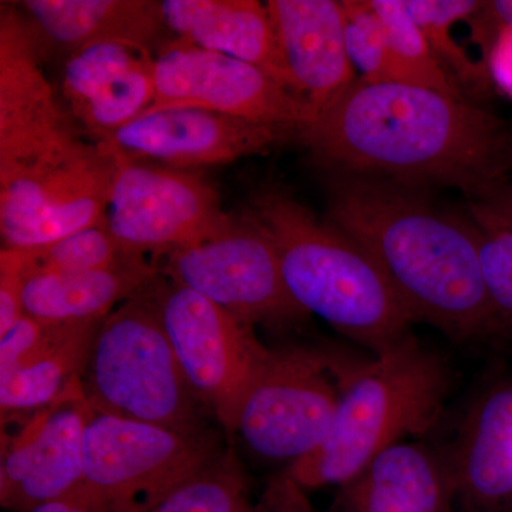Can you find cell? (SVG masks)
Segmentation results:
<instances>
[{
	"label": "cell",
	"mask_w": 512,
	"mask_h": 512,
	"mask_svg": "<svg viewBox=\"0 0 512 512\" xmlns=\"http://www.w3.org/2000/svg\"><path fill=\"white\" fill-rule=\"evenodd\" d=\"M252 512H313L305 488L286 470L265 485Z\"/></svg>",
	"instance_id": "f546056e"
},
{
	"label": "cell",
	"mask_w": 512,
	"mask_h": 512,
	"mask_svg": "<svg viewBox=\"0 0 512 512\" xmlns=\"http://www.w3.org/2000/svg\"><path fill=\"white\" fill-rule=\"evenodd\" d=\"M92 409L82 387L15 424L2 434L0 504L30 512L73 493L84 484V430Z\"/></svg>",
	"instance_id": "7c38bea8"
},
{
	"label": "cell",
	"mask_w": 512,
	"mask_h": 512,
	"mask_svg": "<svg viewBox=\"0 0 512 512\" xmlns=\"http://www.w3.org/2000/svg\"><path fill=\"white\" fill-rule=\"evenodd\" d=\"M23 284L25 276L20 272L18 259L12 249L0 252V335L6 332L23 315Z\"/></svg>",
	"instance_id": "83f0119b"
},
{
	"label": "cell",
	"mask_w": 512,
	"mask_h": 512,
	"mask_svg": "<svg viewBox=\"0 0 512 512\" xmlns=\"http://www.w3.org/2000/svg\"><path fill=\"white\" fill-rule=\"evenodd\" d=\"M404 8L426 37L437 62L463 92L485 96L491 90L490 67L474 62L451 36V28L477 12V0H402Z\"/></svg>",
	"instance_id": "603a6c76"
},
{
	"label": "cell",
	"mask_w": 512,
	"mask_h": 512,
	"mask_svg": "<svg viewBox=\"0 0 512 512\" xmlns=\"http://www.w3.org/2000/svg\"><path fill=\"white\" fill-rule=\"evenodd\" d=\"M158 274V266L146 256H131L100 271L26 276L23 308L26 315L46 322L103 320Z\"/></svg>",
	"instance_id": "44dd1931"
},
{
	"label": "cell",
	"mask_w": 512,
	"mask_h": 512,
	"mask_svg": "<svg viewBox=\"0 0 512 512\" xmlns=\"http://www.w3.org/2000/svg\"><path fill=\"white\" fill-rule=\"evenodd\" d=\"M251 484L234 448L164 493L111 505V512H252Z\"/></svg>",
	"instance_id": "7402d4cb"
},
{
	"label": "cell",
	"mask_w": 512,
	"mask_h": 512,
	"mask_svg": "<svg viewBox=\"0 0 512 512\" xmlns=\"http://www.w3.org/2000/svg\"><path fill=\"white\" fill-rule=\"evenodd\" d=\"M328 221L376 259L414 322L458 340L501 333L470 217L437 210L413 185L332 174Z\"/></svg>",
	"instance_id": "7a4b0ae2"
},
{
	"label": "cell",
	"mask_w": 512,
	"mask_h": 512,
	"mask_svg": "<svg viewBox=\"0 0 512 512\" xmlns=\"http://www.w3.org/2000/svg\"><path fill=\"white\" fill-rule=\"evenodd\" d=\"M367 3L382 20L403 84L467 100L437 62L426 37L404 8L402 0H367Z\"/></svg>",
	"instance_id": "d4e9b609"
},
{
	"label": "cell",
	"mask_w": 512,
	"mask_h": 512,
	"mask_svg": "<svg viewBox=\"0 0 512 512\" xmlns=\"http://www.w3.org/2000/svg\"><path fill=\"white\" fill-rule=\"evenodd\" d=\"M298 133L332 174L446 185L468 201L511 180L507 121L423 87L357 77Z\"/></svg>",
	"instance_id": "6da1fadb"
},
{
	"label": "cell",
	"mask_w": 512,
	"mask_h": 512,
	"mask_svg": "<svg viewBox=\"0 0 512 512\" xmlns=\"http://www.w3.org/2000/svg\"><path fill=\"white\" fill-rule=\"evenodd\" d=\"M185 379L205 412L229 436L268 349L254 326L158 274L148 284Z\"/></svg>",
	"instance_id": "52a82bcc"
},
{
	"label": "cell",
	"mask_w": 512,
	"mask_h": 512,
	"mask_svg": "<svg viewBox=\"0 0 512 512\" xmlns=\"http://www.w3.org/2000/svg\"><path fill=\"white\" fill-rule=\"evenodd\" d=\"M345 360L303 346L268 349L234 434L252 456L285 468L315 453L338 409Z\"/></svg>",
	"instance_id": "8992f818"
},
{
	"label": "cell",
	"mask_w": 512,
	"mask_h": 512,
	"mask_svg": "<svg viewBox=\"0 0 512 512\" xmlns=\"http://www.w3.org/2000/svg\"><path fill=\"white\" fill-rule=\"evenodd\" d=\"M30 512H111L110 504L86 484L59 500L40 505Z\"/></svg>",
	"instance_id": "1f68e13d"
},
{
	"label": "cell",
	"mask_w": 512,
	"mask_h": 512,
	"mask_svg": "<svg viewBox=\"0 0 512 512\" xmlns=\"http://www.w3.org/2000/svg\"><path fill=\"white\" fill-rule=\"evenodd\" d=\"M161 13L165 28L174 39L259 67L291 92L274 20L266 3L163 0Z\"/></svg>",
	"instance_id": "d6986e66"
},
{
	"label": "cell",
	"mask_w": 512,
	"mask_h": 512,
	"mask_svg": "<svg viewBox=\"0 0 512 512\" xmlns=\"http://www.w3.org/2000/svg\"><path fill=\"white\" fill-rule=\"evenodd\" d=\"M227 447L215 431H183L93 412L84 430V484L111 505L164 493Z\"/></svg>",
	"instance_id": "30bf717a"
},
{
	"label": "cell",
	"mask_w": 512,
	"mask_h": 512,
	"mask_svg": "<svg viewBox=\"0 0 512 512\" xmlns=\"http://www.w3.org/2000/svg\"><path fill=\"white\" fill-rule=\"evenodd\" d=\"M245 212L274 242L293 301L333 329L372 350L392 348L412 335V315L392 282L359 242L279 184L249 198Z\"/></svg>",
	"instance_id": "3957f363"
},
{
	"label": "cell",
	"mask_w": 512,
	"mask_h": 512,
	"mask_svg": "<svg viewBox=\"0 0 512 512\" xmlns=\"http://www.w3.org/2000/svg\"><path fill=\"white\" fill-rule=\"evenodd\" d=\"M291 92L315 120L320 111L357 79L346 46L343 2L269 0Z\"/></svg>",
	"instance_id": "2e32d148"
},
{
	"label": "cell",
	"mask_w": 512,
	"mask_h": 512,
	"mask_svg": "<svg viewBox=\"0 0 512 512\" xmlns=\"http://www.w3.org/2000/svg\"><path fill=\"white\" fill-rule=\"evenodd\" d=\"M39 37L70 55L94 43L123 40L154 50L170 35L153 0H25L16 3Z\"/></svg>",
	"instance_id": "ffe728a7"
},
{
	"label": "cell",
	"mask_w": 512,
	"mask_h": 512,
	"mask_svg": "<svg viewBox=\"0 0 512 512\" xmlns=\"http://www.w3.org/2000/svg\"><path fill=\"white\" fill-rule=\"evenodd\" d=\"M116 151L106 222L127 255L163 258L212 237L231 220L220 192L200 175Z\"/></svg>",
	"instance_id": "9c48e42d"
},
{
	"label": "cell",
	"mask_w": 512,
	"mask_h": 512,
	"mask_svg": "<svg viewBox=\"0 0 512 512\" xmlns=\"http://www.w3.org/2000/svg\"><path fill=\"white\" fill-rule=\"evenodd\" d=\"M448 458L458 512L512 508V383H498L471 404Z\"/></svg>",
	"instance_id": "e0dca14e"
},
{
	"label": "cell",
	"mask_w": 512,
	"mask_h": 512,
	"mask_svg": "<svg viewBox=\"0 0 512 512\" xmlns=\"http://www.w3.org/2000/svg\"><path fill=\"white\" fill-rule=\"evenodd\" d=\"M473 40L481 46L488 66L491 53L501 33L512 32V0L481 2L477 12L468 19Z\"/></svg>",
	"instance_id": "f1b7e54d"
},
{
	"label": "cell",
	"mask_w": 512,
	"mask_h": 512,
	"mask_svg": "<svg viewBox=\"0 0 512 512\" xmlns=\"http://www.w3.org/2000/svg\"><path fill=\"white\" fill-rule=\"evenodd\" d=\"M158 271L249 326L308 316L286 288L274 242L245 211L212 237L164 255Z\"/></svg>",
	"instance_id": "ba28073f"
},
{
	"label": "cell",
	"mask_w": 512,
	"mask_h": 512,
	"mask_svg": "<svg viewBox=\"0 0 512 512\" xmlns=\"http://www.w3.org/2000/svg\"><path fill=\"white\" fill-rule=\"evenodd\" d=\"M167 109L214 111L284 131L312 120L305 104L264 70L178 39L158 50L156 99L144 113Z\"/></svg>",
	"instance_id": "8fae6325"
},
{
	"label": "cell",
	"mask_w": 512,
	"mask_h": 512,
	"mask_svg": "<svg viewBox=\"0 0 512 512\" xmlns=\"http://www.w3.org/2000/svg\"><path fill=\"white\" fill-rule=\"evenodd\" d=\"M103 320L46 322L25 313L0 336L2 423L32 416L82 387L90 346Z\"/></svg>",
	"instance_id": "4fadbf2b"
},
{
	"label": "cell",
	"mask_w": 512,
	"mask_h": 512,
	"mask_svg": "<svg viewBox=\"0 0 512 512\" xmlns=\"http://www.w3.org/2000/svg\"><path fill=\"white\" fill-rule=\"evenodd\" d=\"M12 251L25 278L32 275L100 271L131 258L111 235L106 218L93 227L80 229L45 247Z\"/></svg>",
	"instance_id": "cb8c5ba5"
},
{
	"label": "cell",
	"mask_w": 512,
	"mask_h": 512,
	"mask_svg": "<svg viewBox=\"0 0 512 512\" xmlns=\"http://www.w3.org/2000/svg\"><path fill=\"white\" fill-rule=\"evenodd\" d=\"M468 212L512 229V181L497 185L476 200L468 201Z\"/></svg>",
	"instance_id": "4dcf8cb0"
},
{
	"label": "cell",
	"mask_w": 512,
	"mask_h": 512,
	"mask_svg": "<svg viewBox=\"0 0 512 512\" xmlns=\"http://www.w3.org/2000/svg\"><path fill=\"white\" fill-rule=\"evenodd\" d=\"M93 412L183 431L208 429L148 284L100 323L82 375Z\"/></svg>",
	"instance_id": "5b68a950"
},
{
	"label": "cell",
	"mask_w": 512,
	"mask_h": 512,
	"mask_svg": "<svg viewBox=\"0 0 512 512\" xmlns=\"http://www.w3.org/2000/svg\"><path fill=\"white\" fill-rule=\"evenodd\" d=\"M329 512H458L448 458L423 443L387 448L339 485Z\"/></svg>",
	"instance_id": "ac0fdd59"
},
{
	"label": "cell",
	"mask_w": 512,
	"mask_h": 512,
	"mask_svg": "<svg viewBox=\"0 0 512 512\" xmlns=\"http://www.w3.org/2000/svg\"><path fill=\"white\" fill-rule=\"evenodd\" d=\"M450 387L446 360L413 335L367 362H343L328 437L284 470L305 490L339 487L387 448L427 433L439 421Z\"/></svg>",
	"instance_id": "277c9868"
},
{
	"label": "cell",
	"mask_w": 512,
	"mask_h": 512,
	"mask_svg": "<svg viewBox=\"0 0 512 512\" xmlns=\"http://www.w3.org/2000/svg\"><path fill=\"white\" fill-rule=\"evenodd\" d=\"M62 99L86 136L109 141L156 99V56L123 40L94 43L64 60Z\"/></svg>",
	"instance_id": "5bb4252c"
},
{
	"label": "cell",
	"mask_w": 512,
	"mask_h": 512,
	"mask_svg": "<svg viewBox=\"0 0 512 512\" xmlns=\"http://www.w3.org/2000/svg\"><path fill=\"white\" fill-rule=\"evenodd\" d=\"M488 298L501 332L512 333V229L468 212Z\"/></svg>",
	"instance_id": "4316f807"
},
{
	"label": "cell",
	"mask_w": 512,
	"mask_h": 512,
	"mask_svg": "<svg viewBox=\"0 0 512 512\" xmlns=\"http://www.w3.org/2000/svg\"><path fill=\"white\" fill-rule=\"evenodd\" d=\"M282 131L214 111L167 109L144 113L121 127L109 143L128 157L184 170L265 153Z\"/></svg>",
	"instance_id": "9a60e30c"
},
{
	"label": "cell",
	"mask_w": 512,
	"mask_h": 512,
	"mask_svg": "<svg viewBox=\"0 0 512 512\" xmlns=\"http://www.w3.org/2000/svg\"><path fill=\"white\" fill-rule=\"evenodd\" d=\"M346 46L360 77L372 83L403 84L382 20L367 0H345Z\"/></svg>",
	"instance_id": "484cf974"
}]
</instances>
